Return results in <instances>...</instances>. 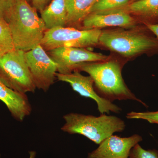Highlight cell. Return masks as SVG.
<instances>
[{
  "label": "cell",
  "instance_id": "2",
  "mask_svg": "<svg viewBox=\"0 0 158 158\" xmlns=\"http://www.w3.org/2000/svg\"><path fill=\"white\" fill-rule=\"evenodd\" d=\"M7 23L15 49L25 52L40 45L47 30L37 10L26 0H16Z\"/></svg>",
  "mask_w": 158,
  "mask_h": 158
},
{
  "label": "cell",
  "instance_id": "19",
  "mask_svg": "<svg viewBox=\"0 0 158 158\" xmlns=\"http://www.w3.org/2000/svg\"><path fill=\"white\" fill-rule=\"evenodd\" d=\"M129 158H158V151L144 149L138 144L131 150Z\"/></svg>",
  "mask_w": 158,
  "mask_h": 158
},
{
  "label": "cell",
  "instance_id": "7",
  "mask_svg": "<svg viewBox=\"0 0 158 158\" xmlns=\"http://www.w3.org/2000/svg\"><path fill=\"white\" fill-rule=\"evenodd\" d=\"M25 56L36 88L46 92L56 79V63L40 45L26 52Z\"/></svg>",
  "mask_w": 158,
  "mask_h": 158
},
{
  "label": "cell",
  "instance_id": "11",
  "mask_svg": "<svg viewBox=\"0 0 158 158\" xmlns=\"http://www.w3.org/2000/svg\"><path fill=\"white\" fill-rule=\"evenodd\" d=\"M136 22L129 13L120 9L93 12L84 19L83 30L100 29L110 27H129L135 25Z\"/></svg>",
  "mask_w": 158,
  "mask_h": 158
},
{
  "label": "cell",
  "instance_id": "4",
  "mask_svg": "<svg viewBox=\"0 0 158 158\" xmlns=\"http://www.w3.org/2000/svg\"><path fill=\"white\" fill-rule=\"evenodd\" d=\"M99 44L126 57L158 50V40L143 31L115 29L102 31Z\"/></svg>",
  "mask_w": 158,
  "mask_h": 158
},
{
  "label": "cell",
  "instance_id": "17",
  "mask_svg": "<svg viewBox=\"0 0 158 158\" xmlns=\"http://www.w3.org/2000/svg\"><path fill=\"white\" fill-rule=\"evenodd\" d=\"M131 0H98L93 6L90 13L103 12L124 8Z\"/></svg>",
  "mask_w": 158,
  "mask_h": 158
},
{
  "label": "cell",
  "instance_id": "20",
  "mask_svg": "<svg viewBox=\"0 0 158 158\" xmlns=\"http://www.w3.org/2000/svg\"><path fill=\"white\" fill-rule=\"evenodd\" d=\"M16 0H0V19L8 22Z\"/></svg>",
  "mask_w": 158,
  "mask_h": 158
},
{
  "label": "cell",
  "instance_id": "6",
  "mask_svg": "<svg viewBox=\"0 0 158 158\" xmlns=\"http://www.w3.org/2000/svg\"><path fill=\"white\" fill-rule=\"evenodd\" d=\"M102 31L57 27L46 31L40 45L46 52L59 47H91L98 44Z\"/></svg>",
  "mask_w": 158,
  "mask_h": 158
},
{
  "label": "cell",
  "instance_id": "15",
  "mask_svg": "<svg viewBox=\"0 0 158 158\" xmlns=\"http://www.w3.org/2000/svg\"><path fill=\"white\" fill-rule=\"evenodd\" d=\"M127 6L118 9L144 17L158 18V0H138Z\"/></svg>",
  "mask_w": 158,
  "mask_h": 158
},
{
  "label": "cell",
  "instance_id": "14",
  "mask_svg": "<svg viewBox=\"0 0 158 158\" xmlns=\"http://www.w3.org/2000/svg\"><path fill=\"white\" fill-rule=\"evenodd\" d=\"M98 0H67V17L66 27L77 26L90 14Z\"/></svg>",
  "mask_w": 158,
  "mask_h": 158
},
{
  "label": "cell",
  "instance_id": "5",
  "mask_svg": "<svg viewBox=\"0 0 158 158\" xmlns=\"http://www.w3.org/2000/svg\"><path fill=\"white\" fill-rule=\"evenodd\" d=\"M25 52L14 49L0 56V79L11 89L26 94L36 89L27 64Z\"/></svg>",
  "mask_w": 158,
  "mask_h": 158
},
{
  "label": "cell",
  "instance_id": "9",
  "mask_svg": "<svg viewBox=\"0 0 158 158\" xmlns=\"http://www.w3.org/2000/svg\"><path fill=\"white\" fill-rule=\"evenodd\" d=\"M56 76L59 81L68 83L73 90L81 96L94 100L96 102L98 110L101 114H109L111 112L118 113L122 111L121 108L98 94L94 89L93 79L90 76L83 75L80 71L76 70L65 74L57 73Z\"/></svg>",
  "mask_w": 158,
  "mask_h": 158
},
{
  "label": "cell",
  "instance_id": "8",
  "mask_svg": "<svg viewBox=\"0 0 158 158\" xmlns=\"http://www.w3.org/2000/svg\"><path fill=\"white\" fill-rule=\"evenodd\" d=\"M47 52L56 63L58 73L63 74L77 70L83 64L107 61L109 58L106 55L82 48L59 47Z\"/></svg>",
  "mask_w": 158,
  "mask_h": 158
},
{
  "label": "cell",
  "instance_id": "18",
  "mask_svg": "<svg viewBox=\"0 0 158 158\" xmlns=\"http://www.w3.org/2000/svg\"><path fill=\"white\" fill-rule=\"evenodd\" d=\"M128 119H143L151 123L158 124V111L155 112H131L126 115Z\"/></svg>",
  "mask_w": 158,
  "mask_h": 158
},
{
  "label": "cell",
  "instance_id": "16",
  "mask_svg": "<svg viewBox=\"0 0 158 158\" xmlns=\"http://www.w3.org/2000/svg\"><path fill=\"white\" fill-rule=\"evenodd\" d=\"M15 49L8 23L0 19V56Z\"/></svg>",
  "mask_w": 158,
  "mask_h": 158
},
{
  "label": "cell",
  "instance_id": "12",
  "mask_svg": "<svg viewBox=\"0 0 158 158\" xmlns=\"http://www.w3.org/2000/svg\"><path fill=\"white\" fill-rule=\"evenodd\" d=\"M0 100L6 105L11 116L18 121H23L31 114L32 108L26 94L12 90L1 79Z\"/></svg>",
  "mask_w": 158,
  "mask_h": 158
},
{
  "label": "cell",
  "instance_id": "21",
  "mask_svg": "<svg viewBox=\"0 0 158 158\" xmlns=\"http://www.w3.org/2000/svg\"><path fill=\"white\" fill-rule=\"evenodd\" d=\"M33 7L37 11L41 12L50 3L52 0H31Z\"/></svg>",
  "mask_w": 158,
  "mask_h": 158
},
{
  "label": "cell",
  "instance_id": "24",
  "mask_svg": "<svg viewBox=\"0 0 158 158\" xmlns=\"http://www.w3.org/2000/svg\"><path fill=\"white\" fill-rule=\"evenodd\" d=\"M26 1H27L28 2H29L30 1H31V0H26Z\"/></svg>",
  "mask_w": 158,
  "mask_h": 158
},
{
  "label": "cell",
  "instance_id": "23",
  "mask_svg": "<svg viewBox=\"0 0 158 158\" xmlns=\"http://www.w3.org/2000/svg\"><path fill=\"white\" fill-rule=\"evenodd\" d=\"M35 156H36V153L34 152H31L30 153V157L29 158H35Z\"/></svg>",
  "mask_w": 158,
  "mask_h": 158
},
{
  "label": "cell",
  "instance_id": "10",
  "mask_svg": "<svg viewBox=\"0 0 158 158\" xmlns=\"http://www.w3.org/2000/svg\"><path fill=\"white\" fill-rule=\"evenodd\" d=\"M142 140V137L137 134L124 138L112 135L89 153L88 158H129L133 148Z\"/></svg>",
  "mask_w": 158,
  "mask_h": 158
},
{
  "label": "cell",
  "instance_id": "22",
  "mask_svg": "<svg viewBox=\"0 0 158 158\" xmlns=\"http://www.w3.org/2000/svg\"><path fill=\"white\" fill-rule=\"evenodd\" d=\"M146 27L150 31H151L153 34H154L158 40V23L153 24L147 23L145 24Z\"/></svg>",
  "mask_w": 158,
  "mask_h": 158
},
{
  "label": "cell",
  "instance_id": "13",
  "mask_svg": "<svg viewBox=\"0 0 158 158\" xmlns=\"http://www.w3.org/2000/svg\"><path fill=\"white\" fill-rule=\"evenodd\" d=\"M40 14L47 30L57 27H66L67 0H52Z\"/></svg>",
  "mask_w": 158,
  "mask_h": 158
},
{
  "label": "cell",
  "instance_id": "1",
  "mask_svg": "<svg viewBox=\"0 0 158 158\" xmlns=\"http://www.w3.org/2000/svg\"><path fill=\"white\" fill-rule=\"evenodd\" d=\"M79 71L89 74L94 81V89L101 97L113 102L115 100L136 101L148 107L129 89L122 76L121 65L115 61L90 62L83 64Z\"/></svg>",
  "mask_w": 158,
  "mask_h": 158
},
{
  "label": "cell",
  "instance_id": "3",
  "mask_svg": "<svg viewBox=\"0 0 158 158\" xmlns=\"http://www.w3.org/2000/svg\"><path fill=\"white\" fill-rule=\"evenodd\" d=\"M63 119L62 131L82 135L98 144L114 133L123 131L126 127L121 118L106 114L96 116L71 113L64 115Z\"/></svg>",
  "mask_w": 158,
  "mask_h": 158
}]
</instances>
